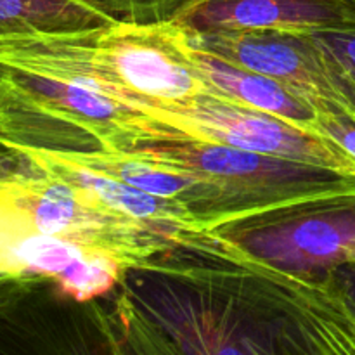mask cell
Returning a JSON list of instances; mask_svg holds the SVG:
<instances>
[{
	"mask_svg": "<svg viewBox=\"0 0 355 355\" xmlns=\"http://www.w3.org/2000/svg\"><path fill=\"white\" fill-rule=\"evenodd\" d=\"M123 307L156 352L355 355V314L329 276L302 277L207 229L130 267Z\"/></svg>",
	"mask_w": 355,
	"mask_h": 355,
	"instance_id": "obj_1",
	"label": "cell"
},
{
	"mask_svg": "<svg viewBox=\"0 0 355 355\" xmlns=\"http://www.w3.org/2000/svg\"><path fill=\"white\" fill-rule=\"evenodd\" d=\"M0 64L94 87L123 106L180 110L222 94L201 76L189 28L179 21L114 23L64 33L0 37Z\"/></svg>",
	"mask_w": 355,
	"mask_h": 355,
	"instance_id": "obj_2",
	"label": "cell"
},
{
	"mask_svg": "<svg viewBox=\"0 0 355 355\" xmlns=\"http://www.w3.org/2000/svg\"><path fill=\"white\" fill-rule=\"evenodd\" d=\"M0 139L51 153H132L177 134L94 87L0 64Z\"/></svg>",
	"mask_w": 355,
	"mask_h": 355,
	"instance_id": "obj_3",
	"label": "cell"
},
{
	"mask_svg": "<svg viewBox=\"0 0 355 355\" xmlns=\"http://www.w3.org/2000/svg\"><path fill=\"white\" fill-rule=\"evenodd\" d=\"M0 232L55 236L110 253L128 269L189 234L120 214L90 191L47 175L35 165L0 184Z\"/></svg>",
	"mask_w": 355,
	"mask_h": 355,
	"instance_id": "obj_4",
	"label": "cell"
},
{
	"mask_svg": "<svg viewBox=\"0 0 355 355\" xmlns=\"http://www.w3.org/2000/svg\"><path fill=\"white\" fill-rule=\"evenodd\" d=\"M132 153L208 177L224 194L227 222L284 205L355 191V177L340 170L217 142L162 139L142 142Z\"/></svg>",
	"mask_w": 355,
	"mask_h": 355,
	"instance_id": "obj_5",
	"label": "cell"
},
{
	"mask_svg": "<svg viewBox=\"0 0 355 355\" xmlns=\"http://www.w3.org/2000/svg\"><path fill=\"white\" fill-rule=\"evenodd\" d=\"M207 231L281 270L324 277L355 262V191L284 205Z\"/></svg>",
	"mask_w": 355,
	"mask_h": 355,
	"instance_id": "obj_6",
	"label": "cell"
},
{
	"mask_svg": "<svg viewBox=\"0 0 355 355\" xmlns=\"http://www.w3.org/2000/svg\"><path fill=\"white\" fill-rule=\"evenodd\" d=\"M135 113L168 125L179 139L217 142L246 151L298 159L355 177V159L322 134L302 130L274 114L250 107L225 94H207L180 110L137 103Z\"/></svg>",
	"mask_w": 355,
	"mask_h": 355,
	"instance_id": "obj_7",
	"label": "cell"
},
{
	"mask_svg": "<svg viewBox=\"0 0 355 355\" xmlns=\"http://www.w3.org/2000/svg\"><path fill=\"white\" fill-rule=\"evenodd\" d=\"M189 37L194 47L229 64L293 83L349 110L338 75L309 30H189Z\"/></svg>",
	"mask_w": 355,
	"mask_h": 355,
	"instance_id": "obj_8",
	"label": "cell"
},
{
	"mask_svg": "<svg viewBox=\"0 0 355 355\" xmlns=\"http://www.w3.org/2000/svg\"><path fill=\"white\" fill-rule=\"evenodd\" d=\"M179 23L193 31L347 28L355 26V3L352 0H201Z\"/></svg>",
	"mask_w": 355,
	"mask_h": 355,
	"instance_id": "obj_9",
	"label": "cell"
},
{
	"mask_svg": "<svg viewBox=\"0 0 355 355\" xmlns=\"http://www.w3.org/2000/svg\"><path fill=\"white\" fill-rule=\"evenodd\" d=\"M9 144L23 153L24 158L33 163L40 172L64 180L71 186L90 191L106 207L113 208L120 214L162 225L170 231L184 232V234L191 231H200L191 211L179 201L165 200V198L135 189V187L128 186L121 180L96 172L89 166L80 165L61 153L24 148V146L12 144V142H9Z\"/></svg>",
	"mask_w": 355,
	"mask_h": 355,
	"instance_id": "obj_10",
	"label": "cell"
},
{
	"mask_svg": "<svg viewBox=\"0 0 355 355\" xmlns=\"http://www.w3.org/2000/svg\"><path fill=\"white\" fill-rule=\"evenodd\" d=\"M191 38V37H189ZM194 61L201 76L218 92L250 107L274 114L302 130H318V97L293 83L270 78L222 61L193 45Z\"/></svg>",
	"mask_w": 355,
	"mask_h": 355,
	"instance_id": "obj_11",
	"label": "cell"
},
{
	"mask_svg": "<svg viewBox=\"0 0 355 355\" xmlns=\"http://www.w3.org/2000/svg\"><path fill=\"white\" fill-rule=\"evenodd\" d=\"M111 23L83 0H0V37L64 33Z\"/></svg>",
	"mask_w": 355,
	"mask_h": 355,
	"instance_id": "obj_12",
	"label": "cell"
},
{
	"mask_svg": "<svg viewBox=\"0 0 355 355\" xmlns=\"http://www.w3.org/2000/svg\"><path fill=\"white\" fill-rule=\"evenodd\" d=\"M127 269V263L116 257L101 250L87 248L54 283L64 297L85 304L103 297L120 284Z\"/></svg>",
	"mask_w": 355,
	"mask_h": 355,
	"instance_id": "obj_13",
	"label": "cell"
},
{
	"mask_svg": "<svg viewBox=\"0 0 355 355\" xmlns=\"http://www.w3.org/2000/svg\"><path fill=\"white\" fill-rule=\"evenodd\" d=\"M113 21L165 23L180 21L201 0H83Z\"/></svg>",
	"mask_w": 355,
	"mask_h": 355,
	"instance_id": "obj_14",
	"label": "cell"
},
{
	"mask_svg": "<svg viewBox=\"0 0 355 355\" xmlns=\"http://www.w3.org/2000/svg\"><path fill=\"white\" fill-rule=\"evenodd\" d=\"M338 75L347 107L355 113V26L309 30Z\"/></svg>",
	"mask_w": 355,
	"mask_h": 355,
	"instance_id": "obj_15",
	"label": "cell"
},
{
	"mask_svg": "<svg viewBox=\"0 0 355 355\" xmlns=\"http://www.w3.org/2000/svg\"><path fill=\"white\" fill-rule=\"evenodd\" d=\"M318 130L342 146L355 159V116L349 110L318 97Z\"/></svg>",
	"mask_w": 355,
	"mask_h": 355,
	"instance_id": "obj_16",
	"label": "cell"
},
{
	"mask_svg": "<svg viewBox=\"0 0 355 355\" xmlns=\"http://www.w3.org/2000/svg\"><path fill=\"white\" fill-rule=\"evenodd\" d=\"M44 279L31 276H19V274L7 272L0 269V315L9 311L23 295Z\"/></svg>",
	"mask_w": 355,
	"mask_h": 355,
	"instance_id": "obj_17",
	"label": "cell"
},
{
	"mask_svg": "<svg viewBox=\"0 0 355 355\" xmlns=\"http://www.w3.org/2000/svg\"><path fill=\"white\" fill-rule=\"evenodd\" d=\"M33 168L21 151L0 139V184Z\"/></svg>",
	"mask_w": 355,
	"mask_h": 355,
	"instance_id": "obj_18",
	"label": "cell"
},
{
	"mask_svg": "<svg viewBox=\"0 0 355 355\" xmlns=\"http://www.w3.org/2000/svg\"><path fill=\"white\" fill-rule=\"evenodd\" d=\"M328 276L355 314V262L336 267Z\"/></svg>",
	"mask_w": 355,
	"mask_h": 355,
	"instance_id": "obj_19",
	"label": "cell"
},
{
	"mask_svg": "<svg viewBox=\"0 0 355 355\" xmlns=\"http://www.w3.org/2000/svg\"><path fill=\"white\" fill-rule=\"evenodd\" d=\"M352 2H354V3H355V0H352Z\"/></svg>",
	"mask_w": 355,
	"mask_h": 355,
	"instance_id": "obj_20",
	"label": "cell"
},
{
	"mask_svg": "<svg viewBox=\"0 0 355 355\" xmlns=\"http://www.w3.org/2000/svg\"><path fill=\"white\" fill-rule=\"evenodd\" d=\"M352 114H354V116H355V113H352Z\"/></svg>",
	"mask_w": 355,
	"mask_h": 355,
	"instance_id": "obj_21",
	"label": "cell"
}]
</instances>
